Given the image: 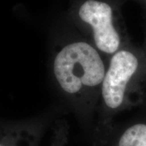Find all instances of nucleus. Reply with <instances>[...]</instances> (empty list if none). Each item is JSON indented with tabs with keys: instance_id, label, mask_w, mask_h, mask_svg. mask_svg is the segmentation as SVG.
I'll use <instances>...</instances> for the list:
<instances>
[{
	"instance_id": "1",
	"label": "nucleus",
	"mask_w": 146,
	"mask_h": 146,
	"mask_svg": "<svg viewBox=\"0 0 146 146\" xmlns=\"http://www.w3.org/2000/svg\"><path fill=\"white\" fill-rule=\"evenodd\" d=\"M93 44L68 43L54 52L51 73L59 92L80 108L98 106L108 62Z\"/></svg>"
},
{
	"instance_id": "3",
	"label": "nucleus",
	"mask_w": 146,
	"mask_h": 146,
	"mask_svg": "<svg viewBox=\"0 0 146 146\" xmlns=\"http://www.w3.org/2000/svg\"><path fill=\"white\" fill-rule=\"evenodd\" d=\"M78 16L92 30L94 46L110 58L124 47L123 36L115 24L112 7L99 0H87L80 7Z\"/></svg>"
},
{
	"instance_id": "4",
	"label": "nucleus",
	"mask_w": 146,
	"mask_h": 146,
	"mask_svg": "<svg viewBox=\"0 0 146 146\" xmlns=\"http://www.w3.org/2000/svg\"><path fill=\"white\" fill-rule=\"evenodd\" d=\"M31 131L26 125H14L0 129V146H28Z\"/></svg>"
},
{
	"instance_id": "6",
	"label": "nucleus",
	"mask_w": 146,
	"mask_h": 146,
	"mask_svg": "<svg viewBox=\"0 0 146 146\" xmlns=\"http://www.w3.org/2000/svg\"><path fill=\"white\" fill-rule=\"evenodd\" d=\"M145 55H146V52H145Z\"/></svg>"
},
{
	"instance_id": "2",
	"label": "nucleus",
	"mask_w": 146,
	"mask_h": 146,
	"mask_svg": "<svg viewBox=\"0 0 146 146\" xmlns=\"http://www.w3.org/2000/svg\"><path fill=\"white\" fill-rule=\"evenodd\" d=\"M146 84L145 52L124 46L109 58L97 108L99 119L110 122L143 99Z\"/></svg>"
},
{
	"instance_id": "5",
	"label": "nucleus",
	"mask_w": 146,
	"mask_h": 146,
	"mask_svg": "<svg viewBox=\"0 0 146 146\" xmlns=\"http://www.w3.org/2000/svg\"><path fill=\"white\" fill-rule=\"evenodd\" d=\"M117 146H146L145 123H136L126 128Z\"/></svg>"
}]
</instances>
